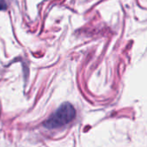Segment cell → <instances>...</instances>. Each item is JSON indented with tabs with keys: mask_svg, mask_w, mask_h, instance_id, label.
Here are the masks:
<instances>
[{
	"mask_svg": "<svg viewBox=\"0 0 147 147\" xmlns=\"http://www.w3.org/2000/svg\"><path fill=\"white\" fill-rule=\"evenodd\" d=\"M7 9V3L5 0H0V10H5Z\"/></svg>",
	"mask_w": 147,
	"mask_h": 147,
	"instance_id": "obj_2",
	"label": "cell"
},
{
	"mask_svg": "<svg viewBox=\"0 0 147 147\" xmlns=\"http://www.w3.org/2000/svg\"><path fill=\"white\" fill-rule=\"evenodd\" d=\"M76 116V110L70 102L62 103L44 122L47 129H55L69 124Z\"/></svg>",
	"mask_w": 147,
	"mask_h": 147,
	"instance_id": "obj_1",
	"label": "cell"
}]
</instances>
